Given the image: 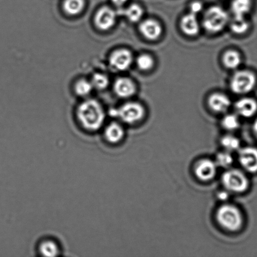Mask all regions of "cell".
<instances>
[{"label":"cell","mask_w":257,"mask_h":257,"mask_svg":"<svg viewBox=\"0 0 257 257\" xmlns=\"http://www.w3.org/2000/svg\"><path fill=\"white\" fill-rule=\"evenodd\" d=\"M229 191L226 190L225 191H220L218 194V198L221 201L227 200L229 198Z\"/></svg>","instance_id":"f546056e"},{"label":"cell","mask_w":257,"mask_h":257,"mask_svg":"<svg viewBox=\"0 0 257 257\" xmlns=\"http://www.w3.org/2000/svg\"><path fill=\"white\" fill-rule=\"evenodd\" d=\"M230 29L234 34L243 35L250 29V24L245 19V17H234L231 22Z\"/></svg>","instance_id":"ffe728a7"},{"label":"cell","mask_w":257,"mask_h":257,"mask_svg":"<svg viewBox=\"0 0 257 257\" xmlns=\"http://www.w3.org/2000/svg\"><path fill=\"white\" fill-rule=\"evenodd\" d=\"M78 120L81 126L89 132H96L102 127L105 113L100 103L95 100L82 102L78 107Z\"/></svg>","instance_id":"6da1fadb"},{"label":"cell","mask_w":257,"mask_h":257,"mask_svg":"<svg viewBox=\"0 0 257 257\" xmlns=\"http://www.w3.org/2000/svg\"><path fill=\"white\" fill-rule=\"evenodd\" d=\"M117 14L109 7H103L98 12L95 17V24L102 30H108L114 26Z\"/></svg>","instance_id":"30bf717a"},{"label":"cell","mask_w":257,"mask_h":257,"mask_svg":"<svg viewBox=\"0 0 257 257\" xmlns=\"http://www.w3.org/2000/svg\"><path fill=\"white\" fill-rule=\"evenodd\" d=\"M223 62L229 69H237L241 63V55L235 50H228L223 55Z\"/></svg>","instance_id":"d6986e66"},{"label":"cell","mask_w":257,"mask_h":257,"mask_svg":"<svg viewBox=\"0 0 257 257\" xmlns=\"http://www.w3.org/2000/svg\"><path fill=\"white\" fill-rule=\"evenodd\" d=\"M203 10V5L200 2H195L190 6L191 14L197 15Z\"/></svg>","instance_id":"f1b7e54d"},{"label":"cell","mask_w":257,"mask_h":257,"mask_svg":"<svg viewBox=\"0 0 257 257\" xmlns=\"http://www.w3.org/2000/svg\"><path fill=\"white\" fill-rule=\"evenodd\" d=\"M139 30L143 37L148 40H157L162 33V28L159 23L152 19L141 23Z\"/></svg>","instance_id":"8fae6325"},{"label":"cell","mask_w":257,"mask_h":257,"mask_svg":"<svg viewBox=\"0 0 257 257\" xmlns=\"http://www.w3.org/2000/svg\"><path fill=\"white\" fill-rule=\"evenodd\" d=\"M236 113L240 116L250 118L257 112V102L250 97H245L238 100L235 105Z\"/></svg>","instance_id":"7c38bea8"},{"label":"cell","mask_w":257,"mask_h":257,"mask_svg":"<svg viewBox=\"0 0 257 257\" xmlns=\"http://www.w3.org/2000/svg\"><path fill=\"white\" fill-rule=\"evenodd\" d=\"M257 82L256 77L250 70H240L234 74L230 82L231 90L235 94H246L252 91Z\"/></svg>","instance_id":"5b68a950"},{"label":"cell","mask_w":257,"mask_h":257,"mask_svg":"<svg viewBox=\"0 0 257 257\" xmlns=\"http://www.w3.org/2000/svg\"><path fill=\"white\" fill-rule=\"evenodd\" d=\"M218 166L215 161L209 159H203L196 163L194 172L199 180L208 181L213 180L217 173Z\"/></svg>","instance_id":"52a82bcc"},{"label":"cell","mask_w":257,"mask_h":257,"mask_svg":"<svg viewBox=\"0 0 257 257\" xmlns=\"http://www.w3.org/2000/svg\"><path fill=\"white\" fill-rule=\"evenodd\" d=\"M125 136V130L122 125L118 122H112L106 127L104 138L107 142L112 145L119 143Z\"/></svg>","instance_id":"2e32d148"},{"label":"cell","mask_w":257,"mask_h":257,"mask_svg":"<svg viewBox=\"0 0 257 257\" xmlns=\"http://www.w3.org/2000/svg\"><path fill=\"white\" fill-rule=\"evenodd\" d=\"M221 125L225 130L232 131L237 130L240 126V120L235 114L226 115L221 120Z\"/></svg>","instance_id":"d4e9b609"},{"label":"cell","mask_w":257,"mask_h":257,"mask_svg":"<svg viewBox=\"0 0 257 257\" xmlns=\"http://www.w3.org/2000/svg\"><path fill=\"white\" fill-rule=\"evenodd\" d=\"M137 64L138 69L143 70V71H148L153 67L154 60L150 55H140L137 58Z\"/></svg>","instance_id":"484cf974"},{"label":"cell","mask_w":257,"mask_h":257,"mask_svg":"<svg viewBox=\"0 0 257 257\" xmlns=\"http://www.w3.org/2000/svg\"><path fill=\"white\" fill-rule=\"evenodd\" d=\"M181 28L184 34L188 36H196L200 30L197 15L190 14L185 15L181 21Z\"/></svg>","instance_id":"9a60e30c"},{"label":"cell","mask_w":257,"mask_h":257,"mask_svg":"<svg viewBox=\"0 0 257 257\" xmlns=\"http://www.w3.org/2000/svg\"><path fill=\"white\" fill-rule=\"evenodd\" d=\"M208 105L213 111L217 113H224L231 106V100L226 95L215 93L208 99Z\"/></svg>","instance_id":"4fadbf2b"},{"label":"cell","mask_w":257,"mask_h":257,"mask_svg":"<svg viewBox=\"0 0 257 257\" xmlns=\"http://www.w3.org/2000/svg\"><path fill=\"white\" fill-rule=\"evenodd\" d=\"M92 82L85 80H80L75 85V90L77 94L80 96H85L90 94L93 90Z\"/></svg>","instance_id":"4316f807"},{"label":"cell","mask_w":257,"mask_h":257,"mask_svg":"<svg viewBox=\"0 0 257 257\" xmlns=\"http://www.w3.org/2000/svg\"><path fill=\"white\" fill-rule=\"evenodd\" d=\"M112 1L116 6L122 7L128 2V0H112Z\"/></svg>","instance_id":"4dcf8cb0"},{"label":"cell","mask_w":257,"mask_h":257,"mask_svg":"<svg viewBox=\"0 0 257 257\" xmlns=\"http://www.w3.org/2000/svg\"><path fill=\"white\" fill-rule=\"evenodd\" d=\"M92 85L93 87L98 89H105L109 84V80L107 75L102 74H95L92 78Z\"/></svg>","instance_id":"83f0119b"},{"label":"cell","mask_w":257,"mask_h":257,"mask_svg":"<svg viewBox=\"0 0 257 257\" xmlns=\"http://www.w3.org/2000/svg\"><path fill=\"white\" fill-rule=\"evenodd\" d=\"M253 131H254V134H255V135L257 138V119L255 120V122H254Z\"/></svg>","instance_id":"1f68e13d"},{"label":"cell","mask_w":257,"mask_h":257,"mask_svg":"<svg viewBox=\"0 0 257 257\" xmlns=\"http://www.w3.org/2000/svg\"><path fill=\"white\" fill-rule=\"evenodd\" d=\"M231 153H232L225 150L218 154L215 160L218 167L228 168L233 165V158Z\"/></svg>","instance_id":"cb8c5ba5"},{"label":"cell","mask_w":257,"mask_h":257,"mask_svg":"<svg viewBox=\"0 0 257 257\" xmlns=\"http://www.w3.org/2000/svg\"><path fill=\"white\" fill-rule=\"evenodd\" d=\"M216 219L218 225L228 231L240 230L243 224L242 213L231 204L221 205L216 210Z\"/></svg>","instance_id":"7a4b0ae2"},{"label":"cell","mask_w":257,"mask_h":257,"mask_svg":"<svg viewBox=\"0 0 257 257\" xmlns=\"http://www.w3.org/2000/svg\"><path fill=\"white\" fill-rule=\"evenodd\" d=\"M225 190L230 193H241L247 190L249 181L245 174L237 169H229L221 176Z\"/></svg>","instance_id":"277c9868"},{"label":"cell","mask_w":257,"mask_h":257,"mask_svg":"<svg viewBox=\"0 0 257 257\" xmlns=\"http://www.w3.org/2000/svg\"><path fill=\"white\" fill-rule=\"evenodd\" d=\"M221 145L228 152L238 151L240 148V141L235 136L231 135L224 136L221 140Z\"/></svg>","instance_id":"44dd1931"},{"label":"cell","mask_w":257,"mask_h":257,"mask_svg":"<svg viewBox=\"0 0 257 257\" xmlns=\"http://www.w3.org/2000/svg\"><path fill=\"white\" fill-rule=\"evenodd\" d=\"M40 255L44 256H56L60 254V248L56 241L46 239L41 241L39 245Z\"/></svg>","instance_id":"e0dca14e"},{"label":"cell","mask_w":257,"mask_h":257,"mask_svg":"<svg viewBox=\"0 0 257 257\" xmlns=\"http://www.w3.org/2000/svg\"><path fill=\"white\" fill-rule=\"evenodd\" d=\"M228 22V15L220 7L210 8L204 15L203 24L206 31L216 34L225 29Z\"/></svg>","instance_id":"3957f363"},{"label":"cell","mask_w":257,"mask_h":257,"mask_svg":"<svg viewBox=\"0 0 257 257\" xmlns=\"http://www.w3.org/2000/svg\"><path fill=\"white\" fill-rule=\"evenodd\" d=\"M252 7L251 0H233L231 4V10L234 17H245L251 11Z\"/></svg>","instance_id":"ac0fdd59"},{"label":"cell","mask_w":257,"mask_h":257,"mask_svg":"<svg viewBox=\"0 0 257 257\" xmlns=\"http://www.w3.org/2000/svg\"><path fill=\"white\" fill-rule=\"evenodd\" d=\"M113 116L117 117L128 124H133L142 119L145 115L144 108L136 102H128L117 110H112Z\"/></svg>","instance_id":"8992f818"},{"label":"cell","mask_w":257,"mask_h":257,"mask_svg":"<svg viewBox=\"0 0 257 257\" xmlns=\"http://www.w3.org/2000/svg\"><path fill=\"white\" fill-rule=\"evenodd\" d=\"M239 163L248 173L257 172V149L245 147L238 150Z\"/></svg>","instance_id":"ba28073f"},{"label":"cell","mask_w":257,"mask_h":257,"mask_svg":"<svg viewBox=\"0 0 257 257\" xmlns=\"http://www.w3.org/2000/svg\"><path fill=\"white\" fill-rule=\"evenodd\" d=\"M133 61L132 53L126 49L118 50L111 55V66L119 71H124L130 67Z\"/></svg>","instance_id":"9c48e42d"},{"label":"cell","mask_w":257,"mask_h":257,"mask_svg":"<svg viewBox=\"0 0 257 257\" xmlns=\"http://www.w3.org/2000/svg\"><path fill=\"white\" fill-rule=\"evenodd\" d=\"M123 13L128 20L133 23L139 22L143 15L142 7L137 4L130 5Z\"/></svg>","instance_id":"603a6c76"},{"label":"cell","mask_w":257,"mask_h":257,"mask_svg":"<svg viewBox=\"0 0 257 257\" xmlns=\"http://www.w3.org/2000/svg\"><path fill=\"white\" fill-rule=\"evenodd\" d=\"M84 0H65L64 9L67 14L70 15L79 14L84 9Z\"/></svg>","instance_id":"7402d4cb"},{"label":"cell","mask_w":257,"mask_h":257,"mask_svg":"<svg viewBox=\"0 0 257 257\" xmlns=\"http://www.w3.org/2000/svg\"><path fill=\"white\" fill-rule=\"evenodd\" d=\"M114 90L118 96L128 98L135 94L136 87L132 80L122 77L116 80Z\"/></svg>","instance_id":"5bb4252c"}]
</instances>
